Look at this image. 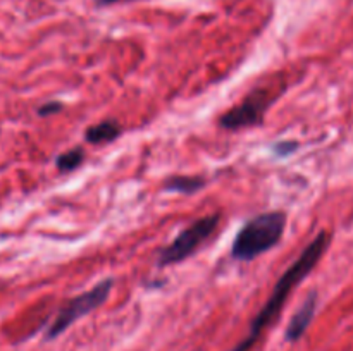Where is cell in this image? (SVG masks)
Returning <instances> with one entry per match:
<instances>
[{
	"label": "cell",
	"instance_id": "cell-1",
	"mask_svg": "<svg viewBox=\"0 0 353 351\" xmlns=\"http://www.w3.org/2000/svg\"><path fill=\"white\" fill-rule=\"evenodd\" d=\"M327 246H330V234H327L326 231H321V233L307 244L305 250L299 255V258L286 268L285 274L279 277V281L276 282L274 289H272L271 296L268 298L265 305L259 310L255 319L252 320L247 336H245L231 351L252 350V346L257 343L259 337H261L262 334H264V330L271 326V322H274V320L278 319L283 306H285V301L288 299V296L292 295L295 286H299L300 282L312 272V268L319 264L323 255L326 253Z\"/></svg>",
	"mask_w": 353,
	"mask_h": 351
},
{
	"label": "cell",
	"instance_id": "cell-2",
	"mask_svg": "<svg viewBox=\"0 0 353 351\" xmlns=\"http://www.w3.org/2000/svg\"><path fill=\"white\" fill-rule=\"evenodd\" d=\"M285 229V212H265L252 217L238 231L231 246V257L240 262L254 260L274 248L281 241Z\"/></svg>",
	"mask_w": 353,
	"mask_h": 351
},
{
	"label": "cell",
	"instance_id": "cell-3",
	"mask_svg": "<svg viewBox=\"0 0 353 351\" xmlns=\"http://www.w3.org/2000/svg\"><path fill=\"white\" fill-rule=\"evenodd\" d=\"M112 288L114 279H103V281L97 282L92 289H88V291L81 292V295L69 299V301L59 310L57 317H55L54 322H52L50 327L47 329L45 339H55V337L61 336L64 330H68L76 320H79L81 317L88 315L90 312H93V310H97L99 306H102L103 303L107 301V298H109Z\"/></svg>",
	"mask_w": 353,
	"mask_h": 351
},
{
	"label": "cell",
	"instance_id": "cell-4",
	"mask_svg": "<svg viewBox=\"0 0 353 351\" xmlns=\"http://www.w3.org/2000/svg\"><path fill=\"white\" fill-rule=\"evenodd\" d=\"M221 217L217 213L207 217H200L193 224H190L186 229H183L164 250L159 253V267H168L185 262L192 257L207 240L214 234Z\"/></svg>",
	"mask_w": 353,
	"mask_h": 351
},
{
	"label": "cell",
	"instance_id": "cell-5",
	"mask_svg": "<svg viewBox=\"0 0 353 351\" xmlns=\"http://www.w3.org/2000/svg\"><path fill=\"white\" fill-rule=\"evenodd\" d=\"M272 98L268 89L257 88L248 93L236 107L219 117V126L228 131H238L243 127L257 126L262 123Z\"/></svg>",
	"mask_w": 353,
	"mask_h": 351
},
{
	"label": "cell",
	"instance_id": "cell-6",
	"mask_svg": "<svg viewBox=\"0 0 353 351\" xmlns=\"http://www.w3.org/2000/svg\"><path fill=\"white\" fill-rule=\"evenodd\" d=\"M317 303H319V299H317V291L309 292L305 301H303L302 305L299 306V310L293 313L285 334V339L288 341V343H296V341L307 332L309 326L312 323L314 315H316Z\"/></svg>",
	"mask_w": 353,
	"mask_h": 351
},
{
	"label": "cell",
	"instance_id": "cell-7",
	"mask_svg": "<svg viewBox=\"0 0 353 351\" xmlns=\"http://www.w3.org/2000/svg\"><path fill=\"white\" fill-rule=\"evenodd\" d=\"M123 133V127L116 120H102L99 124H93L85 131V140L92 145H105L117 140Z\"/></svg>",
	"mask_w": 353,
	"mask_h": 351
},
{
	"label": "cell",
	"instance_id": "cell-8",
	"mask_svg": "<svg viewBox=\"0 0 353 351\" xmlns=\"http://www.w3.org/2000/svg\"><path fill=\"white\" fill-rule=\"evenodd\" d=\"M207 181L200 176H171L165 179L164 189L169 193H181V195H192L200 191Z\"/></svg>",
	"mask_w": 353,
	"mask_h": 351
},
{
	"label": "cell",
	"instance_id": "cell-9",
	"mask_svg": "<svg viewBox=\"0 0 353 351\" xmlns=\"http://www.w3.org/2000/svg\"><path fill=\"white\" fill-rule=\"evenodd\" d=\"M83 160H85V150L81 147H76L59 155L55 158V165L59 172H72L83 164Z\"/></svg>",
	"mask_w": 353,
	"mask_h": 351
},
{
	"label": "cell",
	"instance_id": "cell-10",
	"mask_svg": "<svg viewBox=\"0 0 353 351\" xmlns=\"http://www.w3.org/2000/svg\"><path fill=\"white\" fill-rule=\"evenodd\" d=\"M299 150V143L296 141H279V143L274 145V151L279 155V157H288V155L295 153Z\"/></svg>",
	"mask_w": 353,
	"mask_h": 351
},
{
	"label": "cell",
	"instance_id": "cell-11",
	"mask_svg": "<svg viewBox=\"0 0 353 351\" xmlns=\"http://www.w3.org/2000/svg\"><path fill=\"white\" fill-rule=\"evenodd\" d=\"M62 109H64V105H62L61 102H48V103H43V105L38 109V116L47 117V116H52V114L61 112Z\"/></svg>",
	"mask_w": 353,
	"mask_h": 351
},
{
	"label": "cell",
	"instance_id": "cell-12",
	"mask_svg": "<svg viewBox=\"0 0 353 351\" xmlns=\"http://www.w3.org/2000/svg\"><path fill=\"white\" fill-rule=\"evenodd\" d=\"M97 6H112V3H119V2H128V0H95Z\"/></svg>",
	"mask_w": 353,
	"mask_h": 351
}]
</instances>
